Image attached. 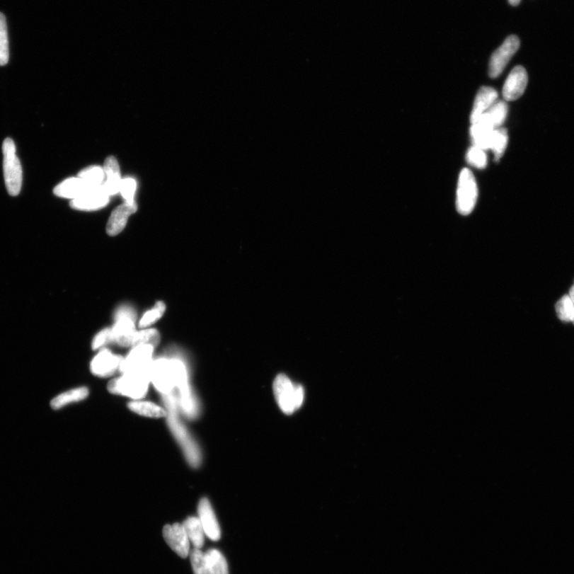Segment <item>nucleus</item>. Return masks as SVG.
<instances>
[{
  "mask_svg": "<svg viewBox=\"0 0 574 574\" xmlns=\"http://www.w3.org/2000/svg\"><path fill=\"white\" fill-rule=\"evenodd\" d=\"M510 4L512 6H518L521 2V0H508Z\"/></svg>",
  "mask_w": 574,
  "mask_h": 574,
  "instance_id": "c9c22d12",
  "label": "nucleus"
},
{
  "mask_svg": "<svg viewBox=\"0 0 574 574\" xmlns=\"http://www.w3.org/2000/svg\"><path fill=\"white\" fill-rule=\"evenodd\" d=\"M122 361V357L113 355L109 350H103L93 359L91 370L96 376L109 377L115 374V371L121 367Z\"/></svg>",
  "mask_w": 574,
  "mask_h": 574,
  "instance_id": "ddd939ff",
  "label": "nucleus"
},
{
  "mask_svg": "<svg viewBox=\"0 0 574 574\" xmlns=\"http://www.w3.org/2000/svg\"><path fill=\"white\" fill-rule=\"evenodd\" d=\"M78 176L83 180L86 183V185L91 189L102 186L105 180L103 168L98 166H92L81 170Z\"/></svg>",
  "mask_w": 574,
  "mask_h": 574,
  "instance_id": "393cba45",
  "label": "nucleus"
},
{
  "mask_svg": "<svg viewBox=\"0 0 574 574\" xmlns=\"http://www.w3.org/2000/svg\"><path fill=\"white\" fill-rule=\"evenodd\" d=\"M109 202L110 195L104 191L102 185L91 189L79 198L71 200V206L76 210L93 211L105 207Z\"/></svg>",
  "mask_w": 574,
  "mask_h": 574,
  "instance_id": "f8f14e48",
  "label": "nucleus"
},
{
  "mask_svg": "<svg viewBox=\"0 0 574 574\" xmlns=\"http://www.w3.org/2000/svg\"><path fill=\"white\" fill-rule=\"evenodd\" d=\"M498 96V92L494 88L483 86L479 89L470 117L471 124H474L483 113L497 102Z\"/></svg>",
  "mask_w": 574,
  "mask_h": 574,
  "instance_id": "f3484780",
  "label": "nucleus"
},
{
  "mask_svg": "<svg viewBox=\"0 0 574 574\" xmlns=\"http://www.w3.org/2000/svg\"><path fill=\"white\" fill-rule=\"evenodd\" d=\"M150 381V373H125L122 377L111 381L108 390L113 394L128 396L135 400L142 399L147 394Z\"/></svg>",
  "mask_w": 574,
  "mask_h": 574,
  "instance_id": "20e7f679",
  "label": "nucleus"
},
{
  "mask_svg": "<svg viewBox=\"0 0 574 574\" xmlns=\"http://www.w3.org/2000/svg\"><path fill=\"white\" fill-rule=\"evenodd\" d=\"M150 380L163 394H170L175 387H178L183 401L190 400L193 397L188 386L186 367L178 359L161 358L154 361L151 367Z\"/></svg>",
  "mask_w": 574,
  "mask_h": 574,
  "instance_id": "f257e3e1",
  "label": "nucleus"
},
{
  "mask_svg": "<svg viewBox=\"0 0 574 574\" xmlns=\"http://www.w3.org/2000/svg\"><path fill=\"white\" fill-rule=\"evenodd\" d=\"M166 396V401L169 408V412L171 413L168 415V425L171 427L173 434L176 439L178 440L180 445L186 454L188 462L193 466H198L201 462V453L200 449L195 442L193 437L189 435L187 429L183 426L180 420L175 415L176 414V402L173 401L172 396L169 394Z\"/></svg>",
  "mask_w": 574,
  "mask_h": 574,
  "instance_id": "39448f33",
  "label": "nucleus"
},
{
  "mask_svg": "<svg viewBox=\"0 0 574 574\" xmlns=\"http://www.w3.org/2000/svg\"><path fill=\"white\" fill-rule=\"evenodd\" d=\"M163 536L166 544L182 558L189 556L191 551V542L189 541L183 524L175 523L163 529Z\"/></svg>",
  "mask_w": 574,
  "mask_h": 574,
  "instance_id": "9d476101",
  "label": "nucleus"
},
{
  "mask_svg": "<svg viewBox=\"0 0 574 574\" xmlns=\"http://www.w3.org/2000/svg\"><path fill=\"white\" fill-rule=\"evenodd\" d=\"M195 574H212L208 567L205 553L200 549L194 548L189 554Z\"/></svg>",
  "mask_w": 574,
  "mask_h": 574,
  "instance_id": "c756f323",
  "label": "nucleus"
},
{
  "mask_svg": "<svg viewBox=\"0 0 574 574\" xmlns=\"http://www.w3.org/2000/svg\"><path fill=\"white\" fill-rule=\"evenodd\" d=\"M186 534L189 541L194 548L201 549L204 546L205 540V533L199 518L197 517H189L184 523Z\"/></svg>",
  "mask_w": 574,
  "mask_h": 574,
  "instance_id": "412c9836",
  "label": "nucleus"
},
{
  "mask_svg": "<svg viewBox=\"0 0 574 574\" xmlns=\"http://www.w3.org/2000/svg\"><path fill=\"white\" fill-rule=\"evenodd\" d=\"M507 144V130L504 128L495 130L491 139L490 149L494 153L495 161L500 160L505 153Z\"/></svg>",
  "mask_w": 574,
  "mask_h": 574,
  "instance_id": "a878e982",
  "label": "nucleus"
},
{
  "mask_svg": "<svg viewBox=\"0 0 574 574\" xmlns=\"http://www.w3.org/2000/svg\"><path fill=\"white\" fill-rule=\"evenodd\" d=\"M528 84V74L522 66L515 67L504 84L503 96L506 102H513L519 99L526 91Z\"/></svg>",
  "mask_w": 574,
  "mask_h": 574,
  "instance_id": "9b49d317",
  "label": "nucleus"
},
{
  "mask_svg": "<svg viewBox=\"0 0 574 574\" xmlns=\"http://www.w3.org/2000/svg\"><path fill=\"white\" fill-rule=\"evenodd\" d=\"M103 170L105 180L103 185L104 191L110 195L120 193L122 185L121 173H120L119 163L115 156L107 157L104 163Z\"/></svg>",
  "mask_w": 574,
  "mask_h": 574,
  "instance_id": "dca6fc26",
  "label": "nucleus"
},
{
  "mask_svg": "<svg viewBox=\"0 0 574 574\" xmlns=\"http://www.w3.org/2000/svg\"><path fill=\"white\" fill-rule=\"evenodd\" d=\"M137 189V182L131 178H125L122 181L120 193H122L125 202H134V195Z\"/></svg>",
  "mask_w": 574,
  "mask_h": 574,
  "instance_id": "473e14b6",
  "label": "nucleus"
},
{
  "mask_svg": "<svg viewBox=\"0 0 574 574\" xmlns=\"http://www.w3.org/2000/svg\"><path fill=\"white\" fill-rule=\"evenodd\" d=\"M478 188L474 175L469 168L460 173L457 197V208L463 216L471 214L476 205Z\"/></svg>",
  "mask_w": 574,
  "mask_h": 574,
  "instance_id": "423d86ee",
  "label": "nucleus"
},
{
  "mask_svg": "<svg viewBox=\"0 0 574 574\" xmlns=\"http://www.w3.org/2000/svg\"><path fill=\"white\" fill-rule=\"evenodd\" d=\"M558 317L561 321L568 323L571 321L574 324V304L569 295H565L561 298L555 306Z\"/></svg>",
  "mask_w": 574,
  "mask_h": 574,
  "instance_id": "c85d7f7f",
  "label": "nucleus"
},
{
  "mask_svg": "<svg viewBox=\"0 0 574 574\" xmlns=\"http://www.w3.org/2000/svg\"><path fill=\"white\" fill-rule=\"evenodd\" d=\"M113 343L112 334L110 329H105L100 331L96 337H94L92 343L93 350H98L101 347L106 344Z\"/></svg>",
  "mask_w": 574,
  "mask_h": 574,
  "instance_id": "72a5a7b5",
  "label": "nucleus"
},
{
  "mask_svg": "<svg viewBox=\"0 0 574 574\" xmlns=\"http://www.w3.org/2000/svg\"><path fill=\"white\" fill-rule=\"evenodd\" d=\"M494 130L495 129L492 128L490 125L481 119L474 124H471L470 134L473 147L484 151L490 149Z\"/></svg>",
  "mask_w": 574,
  "mask_h": 574,
  "instance_id": "6ab92c4d",
  "label": "nucleus"
},
{
  "mask_svg": "<svg viewBox=\"0 0 574 574\" xmlns=\"http://www.w3.org/2000/svg\"><path fill=\"white\" fill-rule=\"evenodd\" d=\"M137 210L136 202H125L113 210L107 224V233L111 236H115L121 233L125 228L126 224L131 214Z\"/></svg>",
  "mask_w": 574,
  "mask_h": 574,
  "instance_id": "2eb2a0df",
  "label": "nucleus"
},
{
  "mask_svg": "<svg viewBox=\"0 0 574 574\" xmlns=\"http://www.w3.org/2000/svg\"><path fill=\"white\" fill-rule=\"evenodd\" d=\"M160 342V334L154 329L136 331L132 336L131 347L139 345H150L156 347Z\"/></svg>",
  "mask_w": 574,
  "mask_h": 574,
  "instance_id": "cd10ccee",
  "label": "nucleus"
},
{
  "mask_svg": "<svg viewBox=\"0 0 574 574\" xmlns=\"http://www.w3.org/2000/svg\"><path fill=\"white\" fill-rule=\"evenodd\" d=\"M520 47V41L516 35H510L507 38L500 48H498L491 58L489 63V76L496 79L503 72L510 59L514 54L518 52Z\"/></svg>",
  "mask_w": 574,
  "mask_h": 574,
  "instance_id": "1a4fd4ad",
  "label": "nucleus"
},
{
  "mask_svg": "<svg viewBox=\"0 0 574 574\" xmlns=\"http://www.w3.org/2000/svg\"><path fill=\"white\" fill-rule=\"evenodd\" d=\"M274 393L277 405L287 415L294 413L304 401V389L294 384L286 375L280 374L275 378Z\"/></svg>",
  "mask_w": 574,
  "mask_h": 574,
  "instance_id": "f03ea898",
  "label": "nucleus"
},
{
  "mask_svg": "<svg viewBox=\"0 0 574 574\" xmlns=\"http://www.w3.org/2000/svg\"><path fill=\"white\" fill-rule=\"evenodd\" d=\"M131 411L151 418H161L167 415V412L154 403L147 401H132L128 405Z\"/></svg>",
  "mask_w": 574,
  "mask_h": 574,
  "instance_id": "5701e85b",
  "label": "nucleus"
},
{
  "mask_svg": "<svg viewBox=\"0 0 574 574\" xmlns=\"http://www.w3.org/2000/svg\"><path fill=\"white\" fill-rule=\"evenodd\" d=\"M89 190L91 189L77 176L63 180L54 188V193L57 197L73 200L79 198Z\"/></svg>",
  "mask_w": 574,
  "mask_h": 574,
  "instance_id": "a211bd4d",
  "label": "nucleus"
},
{
  "mask_svg": "<svg viewBox=\"0 0 574 574\" xmlns=\"http://www.w3.org/2000/svg\"><path fill=\"white\" fill-rule=\"evenodd\" d=\"M166 306L163 302H157L152 310L144 314L139 323L140 327L146 328L156 323L159 320L166 311Z\"/></svg>",
  "mask_w": 574,
  "mask_h": 574,
  "instance_id": "7c9ffc66",
  "label": "nucleus"
},
{
  "mask_svg": "<svg viewBox=\"0 0 574 574\" xmlns=\"http://www.w3.org/2000/svg\"><path fill=\"white\" fill-rule=\"evenodd\" d=\"M4 175L6 188L12 197L21 193L23 185V168L16 155V147L11 138L5 139L3 147Z\"/></svg>",
  "mask_w": 574,
  "mask_h": 574,
  "instance_id": "7ed1b4c3",
  "label": "nucleus"
},
{
  "mask_svg": "<svg viewBox=\"0 0 574 574\" xmlns=\"http://www.w3.org/2000/svg\"><path fill=\"white\" fill-rule=\"evenodd\" d=\"M507 113V104L503 102V101H498L488 110L483 113L478 120H483V121L490 124L492 128L496 130L500 128L503 124L505 122Z\"/></svg>",
  "mask_w": 574,
  "mask_h": 574,
  "instance_id": "aec40b11",
  "label": "nucleus"
},
{
  "mask_svg": "<svg viewBox=\"0 0 574 574\" xmlns=\"http://www.w3.org/2000/svg\"><path fill=\"white\" fill-rule=\"evenodd\" d=\"M88 395H89V390L86 387L74 389L56 396L50 403V406L54 409H59L69 403L85 400Z\"/></svg>",
  "mask_w": 574,
  "mask_h": 574,
  "instance_id": "4be33fe9",
  "label": "nucleus"
},
{
  "mask_svg": "<svg viewBox=\"0 0 574 574\" xmlns=\"http://www.w3.org/2000/svg\"><path fill=\"white\" fill-rule=\"evenodd\" d=\"M199 520L207 537L214 541H219L222 537V532L216 515L207 498H202L198 507Z\"/></svg>",
  "mask_w": 574,
  "mask_h": 574,
  "instance_id": "4468645a",
  "label": "nucleus"
},
{
  "mask_svg": "<svg viewBox=\"0 0 574 574\" xmlns=\"http://www.w3.org/2000/svg\"><path fill=\"white\" fill-rule=\"evenodd\" d=\"M569 296H570V299L573 302V304H574V283H573V285L572 286V287L570 289Z\"/></svg>",
  "mask_w": 574,
  "mask_h": 574,
  "instance_id": "f704fd0d",
  "label": "nucleus"
},
{
  "mask_svg": "<svg viewBox=\"0 0 574 574\" xmlns=\"http://www.w3.org/2000/svg\"><path fill=\"white\" fill-rule=\"evenodd\" d=\"M9 60V42L6 18L0 12V66L8 64Z\"/></svg>",
  "mask_w": 574,
  "mask_h": 574,
  "instance_id": "bb28decb",
  "label": "nucleus"
},
{
  "mask_svg": "<svg viewBox=\"0 0 574 574\" xmlns=\"http://www.w3.org/2000/svg\"><path fill=\"white\" fill-rule=\"evenodd\" d=\"M205 557L212 574H229L228 563L219 551L212 549L205 553Z\"/></svg>",
  "mask_w": 574,
  "mask_h": 574,
  "instance_id": "b1692460",
  "label": "nucleus"
},
{
  "mask_svg": "<svg viewBox=\"0 0 574 574\" xmlns=\"http://www.w3.org/2000/svg\"><path fill=\"white\" fill-rule=\"evenodd\" d=\"M136 314L129 306L120 307L115 314V324L111 328L113 343L122 347L131 346L132 336L137 331Z\"/></svg>",
  "mask_w": 574,
  "mask_h": 574,
  "instance_id": "0eeeda50",
  "label": "nucleus"
},
{
  "mask_svg": "<svg viewBox=\"0 0 574 574\" xmlns=\"http://www.w3.org/2000/svg\"><path fill=\"white\" fill-rule=\"evenodd\" d=\"M155 347L150 345H139L132 347L129 355L123 358L119 369L125 373L143 372L150 373L152 367L153 355Z\"/></svg>",
  "mask_w": 574,
  "mask_h": 574,
  "instance_id": "6e6552de",
  "label": "nucleus"
},
{
  "mask_svg": "<svg viewBox=\"0 0 574 574\" xmlns=\"http://www.w3.org/2000/svg\"><path fill=\"white\" fill-rule=\"evenodd\" d=\"M466 161L471 166L479 169L486 168L488 163L485 151L476 147L469 149L468 154H466Z\"/></svg>",
  "mask_w": 574,
  "mask_h": 574,
  "instance_id": "2f4dec72",
  "label": "nucleus"
}]
</instances>
